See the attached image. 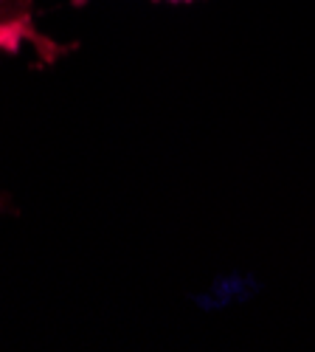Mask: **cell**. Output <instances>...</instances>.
I'll list each match as a JSON object with an SVG mask.
<instances>
[{
    "instance_id": "7a4b0ae2",
    "label": "cell",
    "mask_w": 315,
    "mask_h": 352,
    "mask_svg": "<svg viewBox=\"0 0 315 352\" xmlns=\"http://www.w3.org/2000/svg\"><path fill=\"white\" fill-rule=\"evenodd\" d=\"M172 3H178V0H172Z\"/></svg>"
},
{
    "instance_id": "6da1fadb",
    "label": "cell",
    "mask_w": 315,
    "mask_h": 352,
    "mask_svg": "<svg viewBox=\"0 0 315 352\" xmlns=\"http://www.w3.org/2000/svg\"><path fill=\"white\" fill-rule=\"evenodd\" d=\"M23 40H34L28 0H0V48H14Z\"/></svg>"
}]
</instances>
